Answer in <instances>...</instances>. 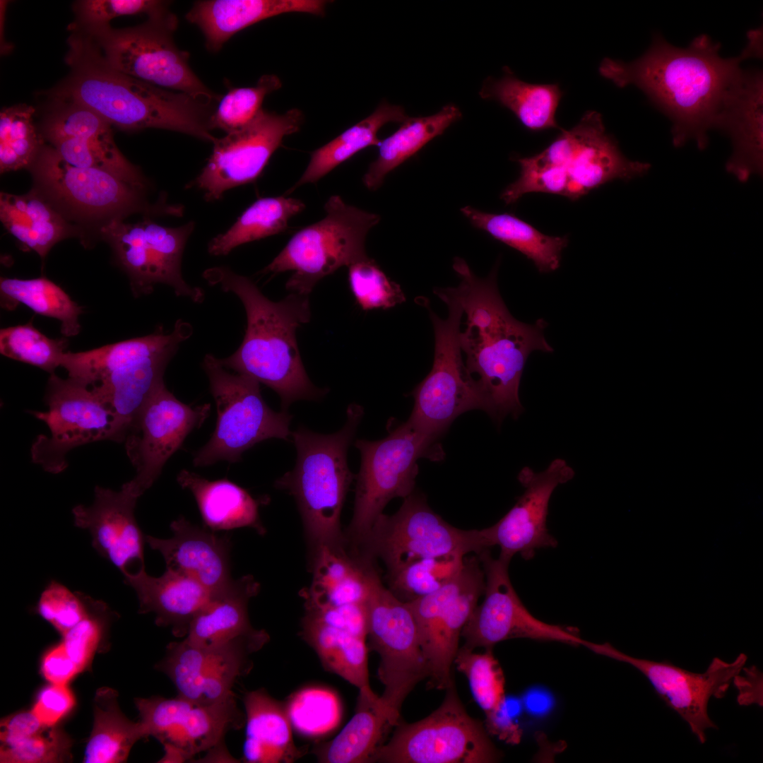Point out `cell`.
I'll return each instance as SVG.
<instances>
[{"mask_svg":"<svg viewBox=\"0 0 763 763\" xmlns=\"http://www.w3.org/2000/svg\"><path fill=\"white\" fill-rule=\"evenodd\" d=\"M762 39L748 35L739 56L723 58L720 44L706 35L680 48L656 35L646 53L631 62L605 58L600 74L619 88L633 85L670 118L675 146L694 140L699 149L708 145L723 99L740 74L746 59L760 58Z\"/></svg>","mask_w":763,"mask_h":763,"instance_id":"6da1fadb","label":"cell"},{"mask_svg":"<svg viewBox=\"0 0 763 763\" xmlns=\"http://www.w3.org/2000/svg\"><path fill=\"white\" fill-rule=\"evenodd\" d=\"M453 268L461 278L454 288L466 317L459 332L466 369L492 419L500 424L509 414L517 418L523 411L519 389L528 355L553 351L544 336L547 323L540 319L525 324L510 314L497 288V264L485 278H478L460 257Z\"/></svg>","mask_w":763,"mask_h":763,"instance_id":"7a4b0ae2","label":"cell"},{"mask_svg":"<svg viewBox=\"0 0 763 763\" xmlns=\"http://www.w3.org/2000/svg\"><path fill=\"white\" fill-rule=\"evenodd\" d=\"M66 61L71 72L52 95L85 106L110 125L129 131L148 128L177 131L213 143V103L164 89L109 66L91 37L75 28Z\"/></svg>","mask_w":763,"mask_h":763,"instance_id":"3957f363","label":"cell"},{"mask_svg":"<svg viewBox=\"0 0 763 763\" xmlns=\"http://www.w3.org/2000/svg\"><path fill=\"white\" fill-rule=\"evenodd\" d=\"M203 278L212 286L235 294L247 316L244 339L222 365L250 377L276 391L281 410L300 400L315 401L326 393L310 381L302 364L296 330L309 321V295L292 292L279 302L267 298L248 277L226 266L206 269Z\"/></svg>","mask_w":763,"mask_h":763,"instance_id":"277c9868","label":"cell"},{"mask_svg":"<svg viewBox=\"0 0 763 763\" xmlns=\"http://www.w3.org/2000/svg\"><path fill=\"white\" fill-rule=\"evenodd\" d=\"M192 333V326L178 319L170 332L160 326L145 336L83 352L66 351L61 367L108 403L123 442L143 406L164 383L168 363Z\"/></svg>","mask_w":763,"mask_h":763,"instance_id":"5b68a950","label":"cell"},{"mask_svg":"<svg viewBox=\"0 0 763 763\" xmlns=\"http://www.w3.org/2000/svg\"><path fill=\"white\" fill-rule=\"evenodd\" d=\"M343 427L329 434L300 427L292 432L297 450L294 468L275 481L276 488L295 499L312 552L323 546L345 548L341 515L350 485L355 475L349 469L347 455L363 408L350 404Z\"/></svg>","mask_w":763,"mask_h":763,"instance_id":"8992f818","label":"cell"},{"mask_svg":"<svg viewBox=\"0 0 763 763\" xmlns=\"http://www.w3.org/2000/svg\"><path fill=\"white\" fill-rule=\"evenodd\" d=\"M437 439L408 420L390 428L382 439L355 441L361 464L355 475L353 514L346 538L351 543L352 550L361 548L390 500L405 498L413 492L418 459H442Z\"/></svg>","mask_w":763,"mask_h":763,"instance_id":"52a82bcc","label":"cell"},{"mask_svg":"<svg viewBox=\"0 0 763 763\" xmlns=\"http://www.w3.org/2000/svg\"><path fill=\"white\" fill-rule=\"evenodd\" d=\"M202 367L217 410V422L208 442L193 459L196 467L220 461L238 462L242 454L271 438L290 440L292 415L276 412L266 404L259 382L247 375L232 373L213 354H206Z\"/></svg>","mask_w":763,"mask_h":763,"instance_id":"ba28073f","label":"cell"},{"mask_svg":"<svg viewBox=\"0 0 763 763\" xmlns=\"http://www.w3.org/2000/svg\"><path fill=\"white\" fill-rule=\"evenodd\" d=\"M325 217L295 233L260 273L292 271L286 283L292 292L309 295L323 278L368 256L365 242L379 215L331 196L324 206Z\"/></svg>","mask_w":763,"mask_h":763,"instance_id":"9c48e42d","label":"cell"},{"mask_svg":"<svg viewBox=\"0 0 763 763\" xmlns=\"http://www.w3.org/2000/svg\"><path fill=\"white\" fill-rule=\"evenodd\" d=\"M173 13L140 25L114 29L110 24L82 27L112 69L153 85L214 103L219 95L206 87L189 64V54L173 40Z\"/></svg>","mask_w":763,"mask_h":763,"instance_id":"30bf717a","label":"cell"},{"mask_svg":"<svg viewBox=\"0 0 763 763\" xmlns=\"http://www.w3.org/2000/svg\"><path fill=\"white\" fill-rule=\"evenodd\" d=\"M434 292L446 304L448 317L441 319L427 307L434 329V362L412 392L415 403L408 420L438 438L459 415L473 409L487 412V405L463 362L459 345L463 310L455 289Z\"/></svg>","mask_w":763,"mask_h":763,"instance_id":"8fae6325","label":"cell"},{"mask_svg":"<svg viewBox=\"0 0 763 763\" xmlns=\"http://www.w3.org/2000/svg\"><path fill=\"white\" fill-rule=\"evenodd\" d=\"M367 608L369 648L380 657L378 676L384 686L379 698L389 726H395L406 697L429 678L428 663L408 603L384 586L376 569L371 574Z\"/></svg>","mask_w":763,"mask_h":763,"instance_id":"7c38bea8","label":"cell"},{"mask_svg":"<svg viewBox=\"0 0 763 763\" xmlns=\"http://www.w3.org/2000/svg\"><path fill=\"white\" fill-rule=\"evenodd\" d=\"M442 704L425 718L401 723L369 762L490 763L499 755L481 723L468 714L452 685Z\"/></svg>","mask_w":763,"mask_h":763,"instance_id":"4fadbf2b","label":"cell"},{"mask_svg":"<svg viewBox=\"0 0 763 763\" xmlns=\"http://www.w3.org/2000/svg\"><path fill=\"white\" fill-rule=\"evenodd\" d=\"M47 411H30L49 429V435L37 437L31 447L34 463L51 473L66 468L67 453L88 443L119 442L116 418L108 403L85 384L54 373L47 382Z\"/></svg>","mask_w":763,"mask_h":763,"instance_id":"5bb4252c","label":"cell"},{"mask_svg":"<svg viewBox=\"0 0 763 763\" xmlns=\"http://www.w3.org/2000/svg\"><path fill=\"white\" fill-rule=\"evenodd\" d=\"M484 550L480 530L451 526L429 507L422 495L413 492L394 514L379 516L359 552L382 559L390 571L426 557L478 555Z\"/></svg>","mask_w":763,"mask_h":763,"instance_id":"9a60e30c","label":"cell"},{"mask_svg":"<svg viewBox=\"0 0 763 763\" xmlns=\"http://www.w3.org/2000/svg\"><path fill=\"white\" fill-rule=\"evenodd\" d=\"M194 225L189 222L169 227L149 219L126 223L115 218L101 230L129 276L136 297L151 293L160 283L170 286L176 296L201 304L203 290L189 285L182 273V255Z\"/></svg>","mask_w":763,"mask_h":763,"instance_id":"2e32d148","label":"cell"},{"mask_svg":"<svg viewBox=\"0 0 763 763\" xmlns=\"http://www.w3.org/2000/svg\"><path fill=\"white\" fill-rule=\"evenodd\" d=\"M485 573L478 556H466L461 569L437 590L407 601L418 628L432 687L453 685L451 666L462 629L485 591Z\"/></svg>","mask_w":763,"mask_h":763,"instance_id":"e0dca14e","label":"cell"},{"mask_svg":"<svg viewBox=\"0 0 763 763\" xmlns=\"http://www.w3.org/2000/svg\"><path fill=\"white\" fill-rule=\"evenodd\" d=\"M144 738L163 745L162 762H181L221 747L226 734L244 726L245 715L235 695L210 704L177 696L136 698Z\"/></svg>","mask_w":763,"mask_h":763,"instance_id":"ac0fdd59","label":"cell"},{"mask_svg":"<svg viewBox=\"0 0 763 763\" xmlns=\"http://www.w3.org/2000/svg\"><path fill=\"white\" fill-rule=\"evenodd\" d=\"M531 165L558 169L568 181L566 197L576 201L613 181H629L646 174L647 162L632 161L607 134L601 114L586 112L576 125L562 133L543 151L524 158Z\"/></svg>","mask_w":763,"mask_h":763,"instance_id":"d6986e66","label":"cell"},{"mask_svg":"<svg viewBox=\"0 0 763 763\" xmlns=\"http://www.w3.org/2000/svg\"><path fill=\"white\" fill-rule=\"evenodd\" d=\"M583 646L597 654L628 663L641 673L658 697L687 723L701 744L706 740L707 729H718L708 713L710 699L725 697L747 661L743 653L732 662L715 657L705 672L695 673L668 661L633 657L608 642L596 644L585 640Z\"/></svg>","mask_w":763,"mask_h":763,"instance_id":"ffe728a7","label":"cell"},{"mask_svg":"<svg viewBox=\"0 0 763 763\" xmlns=\"http://www.w3.org/2000/svg\"><path fill=\"white\" fill-rule=\"evenodd\" d=\"M303 119L298 109L282 114L261 109L247 124L215 140L206 165L188 187L215 201L227 190L254 182L283 138L299 131Z\"/></svg>","mask_w":763,"mask_h":763,"instance_id":"44dd1931","label":"cell"},{"mask_svg":"<svg viewBox=\"0 0 763 763\" xmlns=\"http://www.w3.org/2000/svg\"><path fill=\"white\" fill-rule=\"evenodd\" d=\"M485 573V596L464 625V647L492 649L497 643L516 638L582 645L573 627L549 624L534 617L524 606L511 582V560L492 557L488 550L478 555Z\"/></svg>","mask_w":763,"mask_h":763,"instance_id":"7402d4cb","label":"cell"},{"mask_svg":"<svg viewBox=\"0 0 763 763\" xmlns=\"http://www.w3.org/2000/svg\"><path fill=\"white\" fill-rule=\"evenodd\" d=\"M268 634L200 647L185 640L170 643L156 668L175 685L177 696L203 704L235 696L233 687L252 668L251 655L269 641Z\"/></svg>","mask_w":763,"mask_h":763,"instance_id":"603a6c76","label":"cell"},{"mask_svg":"<svg viewBox=\"0 0 763 763\" xmlns=\"http://www.w3.org/2000/svg\"><path fill=\"white\" fill-rule=\"evenodd\" d=\"M211 412V405L191 406L178 400L165 383L143 406L125 439L126 454L136 469L130 482L141 493L161 474L167 460L187 435L199 428Z\"/></svg>","mask_w":763,"mask_h":763,"instance_id":"cb8c5ba5","label":"cell"},{"mask_svg":"<svg viewBox=\"0 0 763 763\" xmlns=\"http://www.w3.org/2000/svg\"><path fill=\"white\" fill-rule=\"evenodd\" d=\"M574 476L572 468L560 458L538 473L524 468L518 475L525 488L522 495L496 524L480 530L484 550L498 546L501 557L511 560L519 554L525 560H530L537 549L555 548L557 541L546 525L549 502L555 488Z\"/></svg>","mask_w":763,"mask_h":763,"instance_id":"d4e9b609","label":"cell"},{"mask_svg":"<svg viewBox=\"0 0 763 763\" xmlns=\"http://www.w3.org/2000/svg\"><path fill=\"white\" fill-rule=\"evenodd\" d=\"M47 116L43 133L68 163L100 169L138 185H146L139 170L120 152L111 125L91 109L72 102L57 101Z\"/></svg>","mask_w":763,"mask_h":763,"instance_id":"484cf974","label":"cell"},{"mask_svg":"<svg viewBox=\"0 0 763 763\" xmlns=\"http://www.w3.org/2000/svg\"><path fill=\"white\" fill-rule=\"evenodd\" d=\"M35 170L49 193L83 211L124 215L146 208V185L126 182L100 169L72 165L54 148L41 149Z\"/></svg>","mask_w":763,"mask_h":763,"instance_id":"4316f807","label":"cell"},{"mask_svg":"<svg viewBox=\"0 0 763 763\" xmlns=\"http://www.w3.org/2000/svg\"><path fill=\"white\" fill-rule=\"evenodd\" d=\"M142 495L130 481L119 491L96 486L91 505L72 509L75 526L89 531L94 549L124 576L145 568V537L134 514Z\"/></svg>","mask_w":763,"mask_h":763,"instance_id":"83f0119b","label":"cell"},{"mask_svg":"<svg viewBox=\"0 0 763 763\" xmlns=\"http://www.w3.org/2000/svg\"><path fill=\"white\" fill-rule=\"evenodd\" d=\"M762 71L743 69L725 96L715 124L731 139L726 170L743 182L762 172Z\"/></svg>","mask_w":763,"mask_h":763,"instance_id":"f1b7e54d","label":"cell"},{"mask_svg":"<svg viewBox=\"0 0 763 763\" xmlns=\"http://www.w3.org/2000/svg\"><path fill=\"white\" fill-rule=\"evenodd\" d=\"M172 537L145 536V542L163 557L166 568L188 575L213 594L228 588L230 574L231 540L206 526L201 527L181 516L172 521Z\"/></svg>","mask_w":763,"mask_h":763,"instance_id":"f546056e","label":"cell"},{"mask_svg":"<svg viewBox=\"0 0 763 763\" xmlns=\"http://www.w3.org/2000/svg\"><path fill=\"white\" fill-rule=\"evenodd\" d=\"M124 577L136 593L139 613H154L155 624L170 627L177 637H185L194 618L213 595L194 578L170 568L158 577L148 574L145 568Z\"/></svg>","mask_w":763,"mask_h":763,"instance_id":"4dcf8cb0","label":"cell"},{"mask_svg":"<svg viewBox=\"0 0 763 763\" xmlns=\"http://www.w3.org/2000/svg\"><path fill=\"white\" fill-rule=\"evenodd\" d=\"M324 0H206L194 3L187 20L201 30L208 49L218 52L235 34L268 18L290 12L324 14Z\"/></svg>","mask_w":763,"mask_h":763,"instance_id":"1f68e13d","label":"cell"},{"mask_svg":"<svg viewBox=\"0 0 763 763\" xmlns=\"http://www.w3.org/2000/svg\"><path fill=\"white\" fill-rule=\"evenodd\" d=\"M259 590L260 584L252 575L234 579L227 588L213 594L198 613L184 640L208 648L268 634L264 629L254 628L249 619V601Z\"/></svg>","mask_w":763,"mask_h":763,"instance_id":"d6a6232c","label":"cell"},{"mask_svg":"<svg viewBox=\"0 0 763 763\" xmlns=\"http://www.w3.org/2000/svg\"><path fill=\"white\" fill-rule=\"evenodd\" d=\"M243 704L244 762L291 763L304 754V749L295 745L285 702L274 699L261 688L247 692Z\"/></svg>","mask_w":763,"mask_h":763,"instance_id":"836d02e7","label":"cell"},{"mask_svg":"<svg viewBox=\"0 0 763 763\" xmlns=\"http://www.w3.org/2000/svg\"><path fill=\"white\" fill-rule=\"evenodd\" d=\"M313 580L303 591L304 605L367 603L373 560L345 548L323 546L313 553Z\"/></svg>","mask_w":763,"mask_h":763,"instance_id":"e575fe53","label":"cell"},{"mask_svg":"<svg viewBox=\"0 0 763 763\" xmlns=\"http://www.w3.org/2000/svg\"><path fill=\"white\" fill-rule=\"evenodd\" d=\"M177 481L194 497L206 528L218 531L247 527L259 535L266 533L259 516L261 502L243 487L225 478L210 480L185 469Z\"/></svg>","mask_w":763,"mask_h":763,"instance_id":"d590c367","label":"cell"},{"mask_svg":"<svg viewBox=\"0 0 763 763\" xmlns=\"http://www.w3.org/2000/svg\"><path fill=\"white\" fill-rule=\"evenodd\" d=\"M322 665L357 687L360 693L375 696L369 682L366 639L304 615L300 632Z\"/></svg>","mask_w":763,"mask_h":763,"instance_id":"8d00e7d4","label":"cell"},{"mask_svg":"<svg viewBox=\"0 0 763 763\" xmlns=\"http://www.w3.org/2000/svg\"><path fill=\"white\" fill-rule=\"evenodd\" d=\"M463 215L476 228L519 251L545 273L556 271L562 252L568 244L567 236H549L529 223L509 213H490L467 206Z\"/></svg>","mask_w":763,"mask_h":763,"instance_id":"74e56055","label":"cell"},{"mask_svg":"<svg viewBox=\"0 0 763 763\" xmlns=\"http://www.w3.org/2000/svg\"><path fill=\"white\" fill-rule=\"evenodd\" d=\"M563 93L557 84H534L523 81L507 69L499 79L487 78L480 95L492 100L511 111L531 131L558 129L556 112Z\"/></svg>","mask_w":763,"mask_h":763,"instance_id":"f35d334b","label":"cell"},{"mask_svg":"<svg viewBox=\"0 0 763 763\" xmlns=\"http://www.w3.org/2000/svg\"><path fill=\"white\" fill-rule=\"evenodd\" d=\"M461 117L459 109L451 104L430 116L408 117L396 131L381 141L378 156L363 176L365 187L369 190L378 189L390 172L442 134Z\"/></svg>","mask_w":763,"mask_h":763,"instance_id":"ab89813d","label":"cell"},{"mask_svg":"<svg viewBox=\"0 0 763 763\" xmlns=\"http://www.w3.org/2000/svg\"><path fill=\"white\" fill-rule=\"evenodd\" d=\"M408 117L401 106L382 102L369 116L313 151L304 173L286 194L303 184L317 182L361 150L379 146V129L390 122L403 123Z\"/></svg>","mask_w":763,"mask_h":763,"instance_id":"60d3db41","label":"cell"},{"mask_svg":"<svg viewBox=\"0 0 763 763\" xmlns=\"http://www.w3.org/2000/svg\"><path fill=\"white\" fill-rule=\"evenodd\" d=\"M93 709V726L83 762H126L134 745L144 738L139 721L134 722L122 713L118 704L117 692L107 687L97 690Z\"/></svg>","mask_w":763,"mask_h":763,"instance_id":"b9f144b4","label":"cell"},{"mask_svg":"<svg viewBox=\"0 0 763 763\" xmlns=\"http://www.w3.org/2000/svg\"><path fill=\"white\" fill-rule=\"evenodd\" d=\"M386 726L380 698L360 694L353 716L332 740L317 745L312 752L321 763H364L369 760Z\"/></svg>","mask_w":763,"mask_h":763,"instance_id":"7bdbcfd3","label":"cell"},{"mask_svg":"<svg viewBox=\"0 0 763 763\" xmlns=\"http://www.w3.org/2000/svg\"><path fill=\"white\" fill-rule=\"evenodd\" d=\"M0 218L7 230L44 259L66 233L63 218L37 196L1 192Z\"/></svg>","mask_w":763,"mask_h":763,"instance_id":"ee69618b","label":"cell"},{"mask_svg":"<svg viewBox=\"0 0 763 763\" xmlns=\"http://www.w3.org/2000/svg\"><path fill=\"white\" fill-rule=\"evenodd\" d=\"M305 208L297 199L278 196L256 200L225 232L208 244L213 256H225L239 245L284 232L291 218Z\"/></svg>","mask_w":763,"mask_h":763,"instance_id":"f6af8a7d","label":"cell"},{"mask_svg":"<svg viewBox=\"0 0 763 763\" xmlns=\"http://www.w3.org/2000/svg\"><path fill=\"white\" fill-rule=\"evenodd\" d=\"M0 290L6 305L22 303L39 314L59 320L61 333L66 337L79 333L83 307L52 281L45 278H1Z\"/></svg>","mask_w":763,"mask_h":763,"instance_id":"bcb514c9","label":"cell"},{"mask_svg":"<svg viewBox=\"0 0 763 763\" xmlns=\"http://www.w3.org/2000/svg\"><path fill=\"white\" fill-rule=\"evenodd\" d=\"M465 557L461 554H450L406 563L388 571L389 588L404 601L427 595L458 574Z\"/></svg>","mask_w":763,"mask_h":763,"instance_id":"7dc6e473","label":"cell"},{"mask_svg":"<svg viewBox=\"0 0 763 763\" xmlns=\"http://www.w3.org/2000/svg\"><path fill=\"white\" fill-rule=\"evenodd\" d=\"M34 112L35 109L26 104L1 111V173L25 167L37 156L40 141L32 121Z\"/></svg>","mask_w":763,"mask_h":763,"instance_id":"c3c4849f","label":"cell"},{"mask_svg":"<svg viewBox=\"0 0 763 763\" xmlns=\"http://www.w3.org/2000/svg\"><path fill=\"white\" fill-rule=\"evenodd\" d=\"M285 705L292 728L305 737H317L333 730L341 717L337 695L321 687L303 688L291 694Z\"/></svg>","mask_w":763,"mask_h":763,"instance_id":"681fc988","label":"cell"},{"mask_svg":"<svg viewBox=\"0 0 763 763\" xmlns=\"http://www.w3.org/2000/svg\"><path fill=\"white\" fill-rule=\"evenodd\" d=\"M67 343L64 338L47 337L30 322L0 331L1 355L39 367L50 374L61 367Z\"/></svg>","mask_w":763,"mask_h":763,"instance_id":"f907efd6","label":"cell"},{"mask_svg":"<svg viewBox=\"0 0 763 763\" xmlns=\"http://www.w3.org/2000/svg\"><path fill=\"white\" fill-rule=\"evenodd\" d=\"M492 649L476 653L463 646L454 659L457 669L467 678L473 698L486 717L497 711L506 699L504 673Z\"/></svg>","mask_w":763,"mask_h":763,"instance_id":"816d5d0a","label":"cell"},{"mask_svg":"<svg viewBox=\"0 0 763 763\" xmlns=\"http://www.w3.org/2000/svg\"><path fill=\"white\" fill-rule=\"evenodd\" d=\"M281 85L279 78L271 74L262 76L255 86L230 88L211 115L212 129L227 134L241 129L257 114L264 97Z\"/></svg>","mask_w":763,"mask_h":763,"instance_id":"f5cc1de1","label":"cell"},{"mask_svg":"<svg viewBox=\"0 0 763 763\" xmlns=\"http://www.w3.org/2000/svg\"><path fill=\"white\" fill-rule=\"evenodd\" d=\"M348 281L355 301L362 310L386 309L406 301L400 285L369 257L348 266Z\"/></svg>","mask_w":763,"mask_h":763,"instance_id":"db71d44e","label":"cell"},{"mask_svg":"<svg viewBox=\"0 0 763 763\" xmlns=\"http://www.w3.org/2000/svg\"><path fill=\"white\" fill-rule=\"evenodd\" d=\"M88 605L86 616L62 635L61 641L81 672L90 666L112 619V612L103 601L88 596Z\"/></svg>","mask_w":763,"mask_h":763,"instance_id":"11a10c76","label":"cell"},{"mask_svg":"<svg viewBox=\"0 0 763 763\" xmlns=\"http://www.w3.org/2000/svg\"><path fill=\"white\" fill-rule=\"evenodd\" d=\"M73 742L61 728L53 726L10 746L1 745V763H59L71 760Z\"/></svg>","mask_w":763,"mask_h":763,"instance_id":"9f6ffc18","label":"cell"},{"mask_svg":"<svg viewBox=\"0 0 763 763\" xmlns=\"http://www.w3.org/2000/svg\"><path fill=\"white\" fill-rule=\"evenodd\" d=\"M88 597L52 580L40 594L36 612L62 636L86 616Z\"/></svg>","mask_w":763,"mask_h":763,"instance_id":"6f0895ef","label":"cell"},{"mask_svg":"<svg viewBox=\"0 0 763 763\" xmlns=\"http://www.w3.org/2000/svg\"><path fill=\"white\" fill-rule=\"evenodd\" d=\"M168 2L155 0H83L74 4L79 26L109 24L114 18L144 13L150 19L170 14Z\"/></svg>","mask_w":763,"mask_h":763,"instance_id":"680465c9","label":"cell"},{"mask_svg":"<svg viewBox=\"0 0 763 763\" xmlns=\"http://www.w3.org/2000/svg\"><path fill=\"white\" fill-rule=\"evenodd\" d=\"M305 615L330 626L366 639L368 633L367 603L342 605H304Z\"/></svg>","mask_w":763,"mask_h":763,"instance_id":"91938a15","label":"cell"},{"mask_svg":"<svg viewBox=\"0 0 763 763\" xmlns=\"http://www.w3.org/2000/svg\"><path fill=\"white\" fill-rule=\"evenodd\" d=\"M76 705V697L68 685L51 684L40 690L32 711L46 727H53Z\"/></svg>","mask_w":763,"mask_h":763,"instance_id":"94428289","label":"cell"},{"mask_svg":"<svg viewBox=\"0 0 763 763\" xmlns=\"http://www.w3.org/2000/svg\"><path fill=\"white\" fill-rule=\"evenodd\" d=\"M1 745H15L47 728L32 711H23L1 721Z\"/></svg>","mask_w":763,"mask_h":763,"instance_id":"6125c7cd","label":"cell"},{"mask_svg":"<svg viewBox=\"0 0 763 763\" xmlns=\"http://www.w3.org/2000/svg\"><path fill=\"white\" fill-rule=\"evenodd\" d=\"M41 672L47 681L56 685H68L76 675L81 673L61 642L45 654L41 663Z\"/></svg>","mask_w":763,"mask_h":763,"instance_id":"be15d7a7","label":"cell"},{"mask_svg":"<svg viewBox=\"0 0 763 763\" xmlns=\"http://www.w3.org/2000/svg\"><path fill=\"white\" fill-rule=\"evenodd\" d=\"M733 680V685L738 690L737 701L741 706L758 704L762 706V674L755 667H743Z\"/></svg>","mask_w":763,"mask_h":763,"instance_id":"e7e4bbea","label":"cell"}]
</instances>
